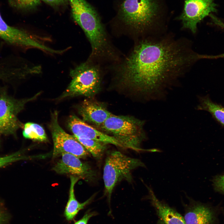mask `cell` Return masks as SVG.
<instances>
[{"label":"cell","mask_w":224,"mask_h":224,"mask_svg":"<svg viewBox=\"0 0 224 224\" xmlns=\"http://www.w3.org/2000/svg\"><path fill=\"white\" fill-rule=\"evenodd\" d=\"M211 56L198 54L184 39L150 37L135 46L122 65L120 82L148 100L164 99L166 90L195 63Z\"/></svg>","instance_id":"obj_1"},{"label":"cell","mask_w":224,"mask_h":224,"mask_svg":"<svg viewBox=\"0 0 224 224\" xmlns=\"http://www.w3.org/2000/svg\"><path fill=\"white\" fill-rule=\"evenodd\" d=\"M72 17L88 38L94 56L111 55V47L99 15L86 0H68Z\"/></svg>","instance_id":"obj_2"},{"label":"cell","mask_w":224,"mask_h":224,"mask_svg":"<svg viewBox=\"0 0 224 224\" xmlns=\"http://www.w3.org/2000/svg\"><path fill=\"white\" fill-rule=\"evenodd\" d=\"M145 122L131 116L112 114L100 127L118 140L124 147L137 152H152L153 149H144L141 147L142 142L147 139L143 128Z\"/></svg>","instance_id":"obj_3"},{"label":"cell","mask_w":224,"mask_h":224,"mask_svg":"<svg viewBox=\"0 0 224 224\" xmlns=\"http://www.w3.org/2000/svg\"><path fill=\"white\" fill-rule=\"evenodd\" d=\"M156 0H124L118 12L126 25L139 32L153 30L158 17Z\"/></svg>","instance_id":"obj_4"},{"label":"cell","mask_w":224,"mask_h":224,"mask_svg":"<svg viewBox=\"0 0 224 224\" xmlns=\"http://www.w3.org/2000/svg\"><path fill=\"white\" fill-rule=\"evenodd\" d=\"M139 167H146L140 160L120 152L113 151L108 155L103 168V180L105 193L109 200L117 184L123 180L131 182L132 171Z\"/></svg>","instance_id":"obj_5"},{"label":"cell","mask_w":224,"mask_h":224,"mask_svg":"<svg viewBox=\"0 0 224 224\" xmlns=\"http://www.w3.org/2000/svg\"><path fill=\"white\" fill-rule=\"evenodd\" d=\"M70 75L72 80L60 99L79 96L91 97L100 91V70L90 62L82 63L71 70Z\"/></svg>","instance_id":"obj_6"},{"label":"cell","mask_w":224,"mask_h":224,"mask_svg":"<svg viewBox=\"0 0 224 224\" xmlns=\"http://www.w3.org/2000/svg\"><path fill=\"white\" fill-rule=\"evenodd\" d=\"M51 115L49 128L54 143L53 157L64 153L72 154L79 158L86 157L88 152L73 135L66 133L59 125L58 112L54 111Z\"/></svg>","instance_id":"obj_7"},{"label":"cell","mask_w":224,"mask_h":224,"mask_svg":"<svg viewBox=\"0 0 224 224\" xmlns=\"http://www.w3.org/2000/svg\"><path fill=\"white\" fill-rule=\"evenodd\" d=\"M39 95L22 100L14 99L5 93L0 95V125L2 134H15L20 126L17 118L18 114L27 102L35 99Z\"/></svg>","instance_id":"obj_8"},{"label":"cell","mask_w":224,"mask_h":224,"mask_svg":"<svg viewBox=\"0 0 224 224\" xmlns=\"http://www.w3.org/2000/svg\"><path fill=\"white\" fill-rule=\"evenodd\" d=\"M216 6L214 0H184L183 12L179 17L183 28L195 34L198 24L211 13L216 12Z\"/></svg>","instance_id":"obj_9"},{"label":"cell","mask_w":224,"mask_h":224,"mask_svg":"<svg viewBox=\"0 0 224 224\" xmlns=\"http://www.w3.org/2000/svg\"><path fill=\"white\" fill-rule=\"evenodd\" d=\"M188 203L182 201L186 224H217L218 212L207 204L196 201L186 194Z\"/></svg>","instance_id":"obj_10"},{"label":"cell","mask_w":224,"mask_h":224,"mask_svg":"<svg viewBox=\"0 0 224 224\" xmlns=\"http://www.w3.org/2000/svg\"><path fill=\"white\" fill-rule=\"evenodd\" d=\"M52 170L59 174H69L85 180H92L95 176V172L87 163L82 162L79 158L72 154L64 153Z\"/></svg>","instance_id":"obj_11"},{"label":"cell","mask_w":224,"mask_h":224,"mask_svg":"<svg viewBox=\"0 0 224 224\" xmlns=\"http://www.w3.org/2000/svg\"><path fill=\"white\" fill-rule=\"evenodd\" d=\"M68 124L74 136L91 139L106 144H110L123 147L114 137L97 130L75 115L69 117Z\"/></svg>","instance_id":"obj_12"},{"label":"cell","mask_w":224,"mask_h":224,"mask_svg":"<svg viewBox=\"0 0 224 224\" xmlns=\"http://www.w3.org/2000/svg\"><path fill=\"white\" fill-rule=\"evenodd\" d=\"M146 186L148 192L147 198L156 211L158 224H186L184 217L174 208L159 200L151 187Z\"/></svg>","instance_id":"obj_13"},{"label":"cell","mask_w":224,"mask_h":224,"mask_svg":"<svg viewBox=\"0 0 224 224\" xmlns=\"http://www.w3.org/2000/svg\"><path fill=\"white\" fill-rule=\"evenodd\" d=\"M77 109L83 121L100 127L112 114L102 103L90 100H85Z\"/></svg>","instance_id":"obj_14"},{"label":"cell","mask_w":224,"mask_h":224,"mask_svg":"<svg viewBox=\"0 0 224 224\" xmlns=\"http://www.w3.org/2000/svg\"><path fill=\"white\" fill-rule=\"evenodd\" d=\"M79 179L78 177L70 175L71 183L69 197L64 212V216L68 221L74 220L79 211L84 209L93 198V197H91L82 203L79 202L77 200L75 195L74 188Z\"/></svg>","instance_id":"obj_15"},{"label":"cell","mask_w":224,"mask_h":224,"mask_svg":"<svg viewBox=\"0 0 224 224\" xmlns=\"http://www.w3.org/2000/svg\"><path fill=\"white\" fill-rule=\"evenodd\" d=\"M23 135L26 138L40 142L47 141V136L43 128L40 125L27 122L24 126Z\"/></svg>","instance_id":"obj_16"},{"label":"cell","mask_w":224,"mask_h":224,"mask_svg":"<svg viewBox=\"0 0 224 224\" xmlns=\"http://www.w3.org/2000/svg\"><path fill=\"white\" fill-rule=\"evenodd\" d=\"M73 136L95 158H99L101 157L106 148L107 144L103 142L91 139Z\"/></svg>","instance_id":"obj_17"},{"label":"cell","mask_w":224,"mask_h":224,"mask_svg":"<svg viewBox=\"0 0 224 224\" xmlns=\"http://www.w3.org/2000/svg\"><path fill=\"white\" fill-rule=\"evenodd\" d=\"M200 101L198 109L209 112L218 122L224 125V107L213 102L207 98H201Z\"/></svg>","instance_id":"obj_18"},{"label":"cell","mask_w":224,"mask_h":224,"mask_svg":"<svg viewBox=\"0 0 224 224\" xmlns=\"http://www.w3.org/2000/svg\"><path fill=\"white\" fill-rule=\"evenodd\" d=\"M41 0H9L11 4L21 9H30L35 8L40 3Z\"/></svg>","instance_id":"obj_19"},{"label":"cell","mask_w":224,"mask_h":224,"mask_svg":"<svg viewBox=\"0 0 224 224\" xmlns=\"http://www.w3.org/2000/svg\"><path fill=\"white\" fill-rule=\"evenodd\" d=\"M26 158V157L23 155L22 152L20 151L5 156H0V168Z\"/></svg>","instance_id":"obj_20"},{"label":"cell","mask_w":224,"mask_h":224,"mask_svg":"<svg viewBox=\"0 0 224 224\" xmlns=\"http://www.w3.org/2000/svg\"><path fill=\"white\" fill-rule=\"evenodd\" d=\"M213 183L215 188L217 191L224 193V175L217 177Z\"/></svg>","instance_id":"obj_21"},{"label":"cell","mask_w":224,"mask_h":224,"mask_svg":"<svg viewBox=\"0 0 224 224\" xmlns=\"http://www.w3.org/2000/svg\"><path fill=\"white\" fill-rule=\"evenodd\" d=\"M97 215V213L95 212L87 211L82 217L80 220L75 221L73 224H87L90 218Z\"/></svg>","instance_id":"obj_22"},{"label":"cell","mask_w":224,"mask_h":224,"mask_svg":"<svg viewBox=\"0 0 224 224\" xmlns=\"http://www.w3.org/2000/svg\"><path fill=\"white\" fill-rule=\"evenodd\" d=\"M45 2L52 6H58L67 1L66 0H42Z\"/></svg>","instance_id":"obj_23"},{"label":"cell","mask_w":224,"mask_h":224,"mask_svg":"<svg viewBox=\"0 0 224 224\" xmlns=\"http://www.w3.org/2000/svg\"><path fill=\"white\" fill-rule=\"evenodd\" d=\"M6 216L0 207V224H3L6 221Z\"/></svg>","instance_id":"obj_24"},{"label":"cell","mask_w":224,"mask_h":224,"mask_svg":"<svg viewBox=\"0 0 224 224\" xmlns=\"http://www.w3.org/2000/svg\"><path fill=\"white\" fill-rule=\"evenodd\" d=\"M1 134H2V133L1 127V126L0 125V136H1Z\"/></svg>","instance_id":"obj_25"},{"label":"cell","mask_w":224,"mask_h":224,"mask_svg":"<svg viewBox=\"0 0 224 224\" xmlns=\"http://www.w3.org/2000/svg\"><path fill=\"white\" fill-rule=\"evenodd\" d=\"M67 1H68V0H66Z\"/></svg>","instance_id":"obj_26"},{"label":"cell","mask_w":224,"mask_h":224,"mask_svg":"<svg viewBox=\"0 0 224 224\" xmlns=\"http://www.w3.org/2000/svg\"></svg>","instance_id":"obj_27"}]
</instances>
